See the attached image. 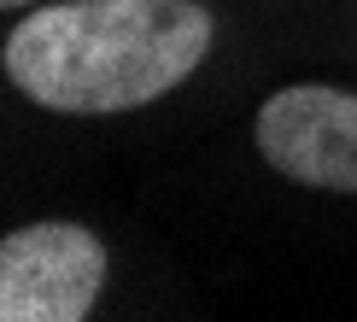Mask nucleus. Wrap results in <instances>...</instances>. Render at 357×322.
<instances>
[{"instance_id": "f257e3e1", "label": "nucleus", "mask_w": 357, "mask_h": 322, "mask_svg": "<svg viewBox=\"0 0 357 322\" xmlns=\"http://www.w3.org/2000/svg\"><path fill=\"white\" fill-rule=\"evenodd\" d=\"M217 47L199 0H41L0 41V70L29 106L117 117L176 94Z\"/></svg>"}, {"instance_id": "f03ea898", "label": "nucleus", "mask_w": 357, "mask_h": 322, "mask_svg": "<svg viewBox=\"0 0 357 322\" xmlns=\"http://www.w3.org/2000/svg\"><path fill=\"white\" fill-rule=\"evenodd\" d=\"M112 252L77 217H36L0 240V322H88Z\"/></svg>"}, {"instance_id": "7ed1b4c3", "label": "nucleus", "mask_w": 357, "mask_h": 322, "mask_svg": "<svg viewBox=\"0 0 357 322\" xmlns=\"http://www.w3.org/2000/svg\"><path fill=\"white\" fill-rule=\"evenodd\" d=\"M252 146L281 182L357 199V88L287 82L252 112Z\"/></svg>"}, {"instance_id": "20e7f679", "label": "nucleus", "mask_w": 357, "mask_h": 322, "mask_svg": "<svg viewBox=\"0 0 357 322\" xmlns=\"http://www.w3.org/2000/svg\"><path fill=\"white\" fill-rule=\"evenodd\" d=\"M6 12H29V6H41V0H0Z\"/></svg>"}]
</instances>
